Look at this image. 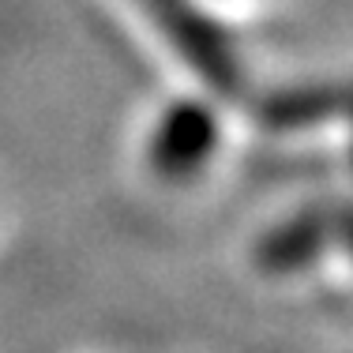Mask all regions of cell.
Instances as JSON below:
<instances>
[{
    "label": "cell",
    "mask_w": 353,
    "mask_h": 353,
    "mask_svg": "<svg viewBox=\"0 0 353 353\" xmlns=\"http://www.w3.org/2000/svg\"><path fill=\"white\" fill-rule=\"evenodd\" d=\"M225 143V109L214 94H173L147 117L139 158L158 184L192 188L218 170Z\"/></svg>",
    "instance_id": "cell-1"
}]
</instances>
